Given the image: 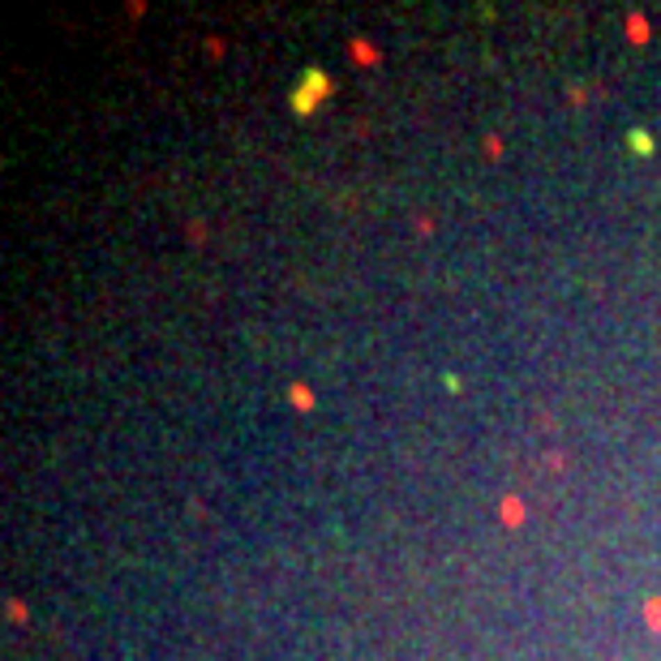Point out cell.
Instances as JSON below:
<instances>
[{
	"instance_id": "1",
	"label": "cell",
	"mask_w": 661,
	"mask_h": 661,
	"mask_svg": "<svg viewBox=\"0 0 661 661\" xmlns=\"http://www.w3.org/2000/svg\"><path fill=\"white\" fill-rule=\"evenodd\" d=\"M326 95H330V78H326L322 69H314V65H310V69L301 73V82L292 86L288 104H292V112H296V116H310V112H314V108L322 104Z\"/></svg>"
},
{
	"instance_id": "4",
	"label": "cell",
	"mask_w": 661,
	"mask_h": 661,
	"mask_svg": "<svg viewBox=\"0 0 661 661\" xmlns=\"http://www.w3.org/2000/svg\"><path fill=\"white\" fill-rule=\"evenodd\" d=\"M292 399L301 404V408H310V404H314V399H310V391H305V387H292Z\"/></svg>"
},
{
	"instance_id": "2",
	"label": "cell",
	"mask_w": 661,
	"mask_h": 661,
	"mask_svg": "<svg viewBox=\"0 0 661 661\" xmlns=\"http://www.w3.org/2000/svg\"><path fill=\"white\" fill-rule=\"evenodd\" d=\"M627 146L635 150V155H653V146H657V142H653V134H648V129H631V134H627Z\"/></svg>"
},
{
	"instance_id": "3",
	"label": "cell",
	"mask_w": 661,
	"mask_h": 661,
	"mask_svg": "<svg viewBox=\"0 0 661 661\" xmlns=\"http://www.w3.org/2000/svg\"><path fill=\"white\" fill-rule=\"evenodd\" d=\"M352 56H357V61H365V65H369V61H378V52H374L369 43H361V39L352 43Z\"/></svg>"
}]
</instances>
